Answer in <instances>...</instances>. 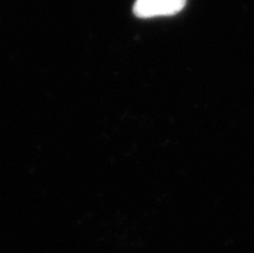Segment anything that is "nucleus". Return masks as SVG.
Returning <instances> with one entry per match:
<instances>
[{
    "label": "nucleus",
    "mask_w": 254,
    "mask_h": 253,
    "mask_svg": "<svg viewBox=\"0 0 254 253\" xmlns=\"http://www.w3.org/2000/svg\"><path fill=\"white\" fill-rule=\"evenodd\" d=\"M187 0H135L134 14L141 18L172 16L181 12Z\"/></svg>",
    "instance_id": "obj_1"
}]
</instances>
